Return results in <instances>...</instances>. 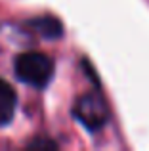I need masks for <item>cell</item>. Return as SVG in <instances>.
Returning a JSON list of instances; mask_svg holds the SVG:
<instances>
[{
    "label": "cell",
    "instance_id": "obj_1",
    "mask_svg": "<svg viewBox=\"0 0 149 151\" xmlns=\"http://www.w3.org/2000/svg\"><path fill=\"white\" fill-rule=\"evenodd\" d=\"M15 73L27 84L44 88L54 77V61L40 52H27L17 58Z\"/></svg>",
    "mask_w": 149,
    "mask_h": 151
},
{
    "label": "cell",
    "instance_id": "obj_2",
    "mask_svg": "<svg viewBox=\"0 0 149 151\" xmlns=\"http://www.w3.org/2000/svg\"><path fill=\"white\" fill-rule=\"evenodd\" d=\"M74 115L90 130H97L107 122V107L97 94H86L78 98L74 105Z\"/></svg>",
    "mask_w": 149,
    "mask_h": 151
},
{
    "label": "cell",
    "instance_id": "obj_3",
    "mask_svg": "<svg viewBox=\"0 0 149 151\" xmlns=\"http://www.w3.org/2000/svg\"><path fill=\"white\" fill-rule=\"evenodd\" d=\"M15 105H17L15 90L6 81H0V126L8 124L14 119Z\"/></svg>",
    "mask_w": 149,
    "mask_h": 151
},
{
    "label": "cell",
    "instance_id": "obj_4",
    "mask_svg": "<svg viewBox=\"0 0 149 151\" xmlns=\"http://www.w3.org/2000/svg\"><path fill=\"white\" fill-rule=\"evenodd\" d=\"M34 25L38 27V31H40L44 37H59L61 35V25L54 17L38 19V21H34Z\"/></svg>",
    "mask_w": 149,
    "mask_h": 151
}]
</instances>
